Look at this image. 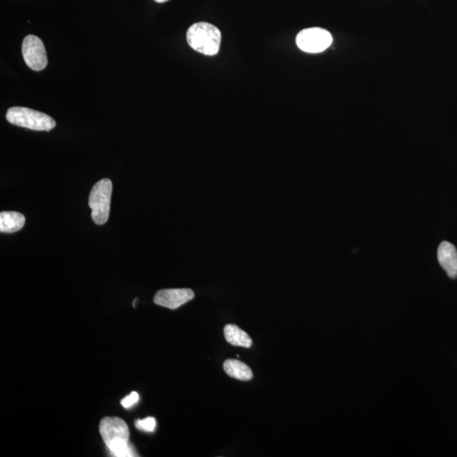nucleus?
I'll list each match as a JSON object with an SVG mask.
<instances>
[{"instance_id":"ddd939ff","label":"nucleus","mask_w":457,"mask_h":457,"mask_svg":"<svg viewBox=\"0 0 457 457\" xmlns=\"http://www.w3.org/2000/svg\"><path fill=\"white\" fill-rule=\"evenodd\" d=\"M139 401V394L138 392H131V394H129L128 396L125 397L122 401H121V405L124 406L125 408H130L131 406L135 405L136 402Z\"/></svg>"},{"instance_id":"1a4fd4ad","label":"nucleus","mask_w":457,"mask_h":457,"mask_svg":"<svg viewBox=\"0 0 457 457\" xmlns=\"http://www.w3.org/2000/svg\"><path fill=\"white\" fill-rule=\"evenodd\" d=\"M26 218L23 214L13 211L0 214V232L15 233L24 227Z\"/></svg>"},{"instance_id":"9d476101","label":"nucleus","mask_w":457,"mask_h":457,"mask_svg":"<svg viewBox=\"0 0 457 457\" xmlns=\"http://www.w3.org/2000/svg\"><path fill=\"white\" fill-rule=\"evenodd\" d=\"M226 342L230 345L249 348L252 346V339L245 331L240 329L235 324H227L224 329Z\"/></svg>"},{"instance_id":"20e7f679","label":"nucleus","mask_w":457,"mask_h":457,"mask_svg":"<svg viewBox=\"0 0 457 457\" xmlns=\"http://www.w3.org/2000/svg\"><path fill=\"white\" fill-rule=\"evenodd\" d=\"M113 185L109 179H103L93 186L90 193L88 205L92 209V218L97 225L105 224L111 212Z\"/></svg>"},{"instance_id":"0eeeda50","label":"nucleus","mask_w":457,"mask_h":457,"mask_svg":"<svg viewBox=\"0 0 457 457\" xmlns=\"http://www.w3.org/2000/svg\"><path fill=\"white\" fill-rule=\"evenodd\" d=\"M194 292L191 289H163L156 293L154 302L159 306L177 310L183 304L194 298Z\"/></svg>"},{"instance_id":"423d86ee","label":"nucleus","mask_w":457,"mask_h":457,"mask_svg":"<svg viewBox=\"0 0 457 457\" xmlns=\"http://www.w3.org/2000/svg\"><path fill=\"white\" fill-rule=\"evenodd\" d=\"M22 56L26 65L35 72H41L48 65L44 42L34 35H29L23 40Z\"/></svg>"},{"instance_id":"7ed1b4c3","label":"nucleus","mask_w":457,"mask_h":457,"mask_svg":"<svg viewBox=\"0 0 457 457\" xmlns=\"http://www.w3.org/2000/svg\"><path fill=\"white\" fill-rule=\"evenodd\" d=\"M6 120L10 124L34 131H49L56 126V120L45 113L26 107L8 109Z\"/></svg>"},{"instance_id":"4468645a","label":"nucleus","mask_w":457,"mask_h":457,"mask_svg":"<svg viewBox=\"0 0 457 457\" xmlns=\"http://www.w3.org/2000/svg\"><path fill=\"white\" fill-rule=\"evenodd\" d=\"M154 1L161 3H165V2L169 1V0H154Z\"/></svg>"},{"instance_id":"6e6552de","label":"nucleus","mask_w":457,"mask_h":457,"mask_svg":"<svg viewBox=\"0 0 457 457\" xmlns=\"http://www.w3.org/2000/svg\"><path fill=\"white\" fill-rule=\"evenodd\" d=\"M439 263L451 279L457 278V251L454 245L441 242L438 248Z\"/></svg>"},{"instance_id":"39448f33","label":"nucleus","mask_w":457,"mask_h":457,"mask_svg":"<svg viewBox=\"0 0 457 457\" xmlns=\"http://www.w3.org/2000/svg\"><path fill=\"white\" fill-rule=\"evenodd\" d=\"M296 45L303 52L318 54L323 52L332 45L333 38L327 30L319 27L300 31L296 38Z\"/></svg>"},{"instance_id":"f257e3e1","label":"nucleus","mask_w":457,"mask_h":457,"mask_svg":"<svg viewBox=\"0 0 457 457\" xmlns=\"http://www.w3.org/2000/svg\"><path fill=\"white\" fill-rule=\"evenodd\" d=\"M99 432L111 454L116 457L138 456L129 442L130 431L123 419L117 417H105L101 420Z\"/></svg>"},{"instance_id":"f8f14e48","label":"nucleus","mask_w":457,"mask_h":457,"mask_svg":"<svg viewBox=\"0 0 457 457\" xmlns=\"http://www.w3.org/2000/svg\"><path fill=\"white\" fill-rule=\"evenodd\" d=\"M136 428L144 432L152 433L155 431L156 420L154 417H148L145 419L136 420Z\"/></svg>"},{"instance_id":"9b49d317","label":"nucleus","mask_w":457,"mask_h":457,"mask_svg":"<svg viewBox=\"0 0 457 457\" xmlns=\"http://www.w3.org/2000/svg\"><path fill=\"white\" fill-rule=\"evenodd\" d=\"M224 369L229 376L238 380L248 381L252 378L251 369L244 362L236 359H228L224 362Z\"/></svg>"},{"instance_id":"f03ea898","label":"nucleus","mask_w":457,"mask_h":457,"mask_svg":"<svg viewBox=\"0 0 457 457\" xmlns=\"http://www.w3.org/2000/svg\"><path fill=\"white\" fill-rule=\"evenodd\" d=\"M186 40L191 48L197 52L214 56L220 51L221 33L218 27L210 23L198 22L187 30Z\"/></svg>"}]
</instances>
